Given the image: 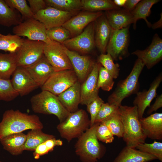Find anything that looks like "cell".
<instances>
[{"mask_svg":"<svg viewBox=\"0 0 162 162\" xmlns=\"http://www.w3.org/2000/svg\"><path fill=\"white\" fill-rule=\"evenodd\" d=\"M145 66L140 59H136L128 76L118 83L114 91L108 97L109 104L119 107L124 99L138 92L139 78Z\"/></svg>","mask_w":162,"mask_h":162,"instance_id":"4","label":"cell"},{"mask_svg":"<svg viewBox=\"0 0 162 162\" xmlns=\"http://www.w3.org/2000/svg\"><path fill=\"white\" fill-rule=\"evenodd\" d=\"M17 67L16 52L0 53V79H10Z\"/></svg>","mask_w":162,"mask_h":162,"instance_id":"29","label":"cell"},{"mask_svg":"<svg viewBox=\"0 0 162 162\" xmlns=\"http://www.w3.org/2000/svg\"><path fill=\"white\" fill-rule=\"evenodd\" d=\"M23 38L15 34H8L0 36V50L16 52L21 46Z\"/></svg>","mask_w":162,"mask_h":162,"instance_id":"33","label":"cell"},{"mask_svg":"<svg viewBox=\"0 0 162 162\" xmlns=\"http://www.w3.org/2000/svg\"><path fill=\"white\" fill-rule=\"evenodd\" d=\"M119 107L108 102L102 104L96 118L95 123H100L118 111Z\"/></svg>","mask_w":162,"mask_h":162,"instance_id":"42","label":"cell"},{"mask_svg":"<svg viewBox=\"0 0 162 162\" xmlns=\"http://www.w3.org/2000/svg\"><path fill=\"white\" fill-rule=\"evenodd\" d=\"M3 35V34H1V33H0V36H2Z\"/></svg>","mask_w":162,"mask_h":162,"instance_id":"50","label":"cell"},{"mask_svg":"<svg viewBox=\"0 0 162 162\" xmlns=\"http://www.w3.org/2000/svg\"><path fill=\"white\" fill-rule=\"evenodd\" d=\"M19 95L14 88L10 80L0 79V100L10 101Z\"/></svg>","mask_w":162,"mask_h":162,"instance_id":"39","label":"cell"},{"mask_svg":"<svg viewBox=\"0 0 162 162\" xmlns=\"http://www.w3.org/2000/svg\"><path fill=\"white\" fill-rule=\"evenodd\" d=\"M96 135L98 140L106 143H111L114 140V135L110 130L101 122L97 126Z\"/></svg>","mask_w":162,"mask_h":162,"instance_id":"43","label":"cell"},{"mask_svg":"<svg viewBox=\"0 0 162 162\" xmlns=\"http://www.w3.org/2000/svg\"><path fill=\"white\" fill-rule=\"evenodd\" d=\"M159 0H140L135 8L131 12L133 17V27L134 29L136 28L137 21L143 19L146 22L148 27H151V23L147 19V17L151 14V9L154 4L159 2Z\"/></svg>","mask_w":162,"mask_h":162,"instance_id":"28","label":"cell"},{"mask_svg":"<svg viewBox=\"0 0 162 162\" xmlns=\"http://www.w3.org/2000/svg\"><path fill=\"white\" fill-rule=\"evenodd\" d=\"M46 29L39 21L33 18L22 21L13 28L14 34L25 37L34 41H41L45 43L51 42L46 34Z\"/></svg>","mask_w":162,"mask_h":162,"instance_id":"10","label":"cell"},{"mask_svg":"<svg viewBox=\"0 0 162 162\" xmlns=\"http://www.w3.org/2000/svg\"><path fill=\"white\" fill-rule=\"evenodd\" d=\"M99 123H95L78 138L75 146V151L82 162H96L105 154V149L96 135Z\"/></svg>","mask_w":162,"mask_h":162,"instance_id":"3","label":"cell"},{"mask_svg":"<svg viewBox=\"0 0 162 162\" xmlns=\"http://www.w3.org/2000/svg\"><path fill=\"white\" fill-rule=\"evenodd\" d=\"M118 113L123 124L122 138L126 146L135 148L138 145L145 142L147 137L141 127L137 106L121 105Z\"/></svg>","mask_w":162,"mask_h":162,"instance_id":"2","label":"cell"},{"mask_svg":"<svg viewBox=\"0 0 162 162\" xmlns=\"http://www.w3.org/2000/svg\"><path fill=\"white\" fill-rule=\"evenodd\" d=\"M25 68L39 87L43 86L55 72L44 56L37 62Z\"/></svg>","mask_w":162,"mask_h":162,"instance_id":"21","label":"cell"},{"mask_svg":"<svg viewBox=\"0 0 162 162\" xmlns=\"http://www.w3.org/2000/svg\"><path fill=\"white\" fill-rule=\"evenodd\" d=\"M43 127L39 117L37 115H28L18 110H8L4 113L0 122V139L27 130H42Z\"/></svg>","mask_w":162,"mask_h":162,"instance_id":"1","label":"cell"},{"mask_svg":"<svg viewBox=\"0 0 162 162\" xmlns=\"http://www.w3.org/2000/svg\"><path fill=\"white\" fill-rule=\"evenodd\" d=\"M82 8L86 11L96 12L121 8L111 0H81Z\"/></svg>","mask_w":162,"mask_h":162,"instance_id":"31","label":"cell"},{"mask_svg":"<svg viewBox=\"0 0 162 162\" xmlns=\"http://www.w3.org/2000/svg\"><path fill=\"white\" fill-rule=\"evenodd\" d=\"M98 62L108 71L113 79L118 77L120 70L119 65L118 63H114V60L109 53L101 54L98 57Z\"/></svg>","mask_w":162,"mask_h":162,"instance_id":"36","label":"cell"},{"mask_svg":"<svg viewBox=\"0 0 162 162\" xmlns=\"http://www.w3.org/2000/svg\"><path fill=\"white\" fill-rule=\"evenodd\" d=\"M80 83L78 81L57 96L62 104L70 113L74 112L78 110V106L80 101Z\"/></svg>","mask_w":162,"mask_h":162,"instance_id":"23","label":"cell"},{"mask_svg":"<svg viewBox=\"0 0 162 162\" xmlns=\"http://www.w3.org/2000/svg\"><path fill=\"white\" fill-rule=\"evenodd\" d=\"M0 162H1V161H0Z\"/></svg>","mask_w":162,"mask_h":162,"instance_id":"51","label":"cell"},{"mask_svg":"<svg viewBox=\"0 0 162 162\" xmlns=\"http://www.w3.org/2000/svg\"><path fill=\"white\" fill-rule=\"evenodd\" d=\"M30 102L34 112L54 115L60 122L65 120L70 113L63 106L57 96L47 91L42 90L33 96Z\"/></svg>","mask_w":162,"mask_h":162,"instance_id":"5","label":"cell"},{"mask_svg":"<svg viewBox=\"0 0 162 162\" xmlns=\"http://www.w3.org/2000/svg\"><path fill=\"white\" fill-rule=\"evenodd\" d=\"M140 1V0H126L123 8L131 12Z\"/></svg>","mask_w":162,"mask_h":162,"instance_id":"47","label":"cell"},{"mask_svg":"<svg viewBox=\"0 0 162 162\" xmlns=\"http://www.w3.org/2000/svg\"><path fill=\"white\" fill-rule=\"evenodd\" d=\"M23 21L20 14L10 8L3 0H0V25L10 27Z\"/></svg>","mask_w":162,"mask_h":162,"instance_id":"27","label":"cell"},{"mask_svg":"<svg viewBox=\"0 0 162 162\" xmlns=\"http://www.w3.org/2000/svg\"><path fill=\"white\" fill-rule=\"evenodd\" d=\"M46 34L50 40L61 44L71 38L69 31L62 26L47 29Z\"/></svg>","mask_w":162,"mask_h":162,"instance_id":"37","label":"cell"},{"mask_svg":"<svg viewBox=\"0 0 162 162\" xmlns=\"http://www.w3.org/2000/svg\"><path fill=\"white\" fill-rule=\"evenodd\" d=\"M45 43L23 38L22 44L16 52L17 67H28L41 59L44 56Z\"/></svg>","mask_w":162,"mask_h":162,"instance_id":"7","label":"cell"},{"mask_svg":"<svg viewBox=\"0 0 162 162\" xmlns=\"http://www.w3.org/2000/svg\"><path fill=\"white\" fill-rule=\"evenodd\" d=\"M130 26L117 30H112L106 48L114 60H122L129 55L128 47L130 40Z\"/></svg>","mask_w":162,"mask_h":162,"instance_id":"8","label":"cell"},{"mask_svg":"<svg viewBox=\"0 0 162 162\" xmlns=\"http://www.w3.org/2000/svg\"><path fill=\"white\" fill-rule=\"evenodd\" d=\"M156 159L152 155L126 146L112 162H148Z\"/></svg>","mask_w":162,"mask_h":162,"instance_id":"26","label":"cell"},{"mask_svg":"<svg viewBox=\"0 0 162 162\" xmlns=\"http://www.w3.org/2000/svg\"><path fill=\"white\" fill-rule=\"evenodd\" d=\"M104 102L102 98L98 96L94 100L86 105L87 110L89 113L91 117L90 127L94 124L97 116L102 104Z\"/></svg>","mask_w":162,"mask_h":162,"instance_id":"44","label":"cell"},{"mask_svg":"<svg viewBox=\"0 0 162 162\" xmlns=\"http://www.w3.org/2000/svg\"><path fill=\"white\" fill-rule=\"evenodd\" d=\"M74 13L48 6L38 12L34 15V18L42 23L47 29L62 26L73 16Z\"/></svg>","mask_w":162,"mask_h":162,"instance_id":"13","label":"cell"},{"mask_svg":"<svg viewBox=\"0 0 162 162\" xmlns=\"http://www.w3.org/2000/svg\"><path fill=\"white\" fill-rule=\"evenodd\" d=\"M101 122L107 126L114 136H116L118 138L123 137L124 128L119 115L118 110Z\"/></svg>","mask_w":162,"mask_h":162,"instance_id":"34","label":"cell"},{"mask_svg":"<svg viewBox=\"0 0 162 162\" xmlns=\"http://www.w3.org/2000/svg\"><path fill=\"white\" fill-rule=\"evenodd\" d=\"M136 149L146 153L155 156L162 161V143L154 141L151 143L145 142L138 145L136 147Z\"/></svg>","mask_w":162,"mask_h":162,"instance_id":"41","label":"cell"},{"mask_svg":"<svg viewBox=\"0 0 162 162\" xmlns=\"http://www.w3.org/2000/svg\"><path fill=\"white\" fill-rule=\"evenodd\" d=\"M131 54L136 56L148 69H150L162 60V40L155 34L151 44L145 49L137 50Z\"/></svg>","mask_w":162,"mask_h":162,"instance_id":"14","label":"cell"},{"mask_svg":"<svg viewBox=\"0 0 162 162\" xmlns=\"http://www.w3.org/2000/svg\"><path fill=\"white\" fill-rule=\"evenodd\" d=\"M44 53L55 71L73 70L62 44L52 41L44 44Z\"/></svg>","mask_w":162,"mask_h":162,"instance_id":"12","label":"cell"},{"mask_svg":"<svg viewBox=\"0 0 162 162\" xmlns=\"http://www.w3.org/2000/svg\"><path fill=\"white\" fill-rule=\"evenodd\" d=\"M113 1L117 6L121 8V7H123L126 0H114Z\"/></svg>","mask_w":162,"mask_h":162,"instance_id":"49","label":"cell"},{"mask_svg":"<svg viewBox=\"0 0 162 162\" xmlns=\"http://www.w3.org/2000/svg\"><path fill=\"white\" fill-rule=\"evenodd\" d=\"M104 14L113 30L125 28L133 23V17L131 12L123 8L106 10Z\"/></svg>","mask_w":162,"mask_h":162,"instance_id":"24","label":"cell"},{"mask_svg":"<svg viewBox=\"0 0 162 162\" xmlns=\"http://www.w3.org/2000/svg\"><path fill=\"white\" fill-rule=\"evenodd\" d=\"M63 142L60 139H56L55 137L48 140L39 145L33 153L34 159L38 160L43 155L52 151L56 146H62Z\"/></svg>","mask_w":162,"mask_h":162,"instance_id":"38","label":"cell"},{"mask_svg":"<svg viewBox=\"0 0 162 162\" xmlns=\"http://www.w3.org/2000/svg\"><path fill=\"white\" fill-rule=\"evenodd\" d=\"M64 50L69 59L79 81L82 83L91 71L95 63L88 56H82L69 50L63 44Z\"/></svg>","mask_w":162,"mask_h":162,"instance_id":"16","label":"cell"},{"mask_svg":"<svg viewBox=\"0 0 162 162\" xmlns=\"http://www.w3.org/2000/svg\"><path fill=\"white\" fill-rule=\"evenodd\" d=\"M141 127L146 137L152 140L162 139V113H155L140 119Z\"/></svg>","mask_w":162,"mask_h":162,"instance_id":"22","label":"cell"},{"mask_svg":"<svg viewBox=\"0 0 162 162\" xmlns=\"http://www.w3.org/2000/svg\"><path fill=\"white\" fill-rule=\"evenodd\" d=\"M47 7L65 12H74L82 8L80 0H44Z\"/></svg>","mask_w":162,"mask_h":162,"instance_id":"32","label":"cell"},{"mask_svg":"<svg viewBox=\"0 0 162 162\" xmlns=\"http://www.w3.org/2000/svg\"><path fill=\"white\" fill-rule=\"evenodd\" d=\"M95 21L90 23L79 35L72 37L62 44L68 49L83 53L90 52L95 46Z\"/></svg>","mask_w":162,"mask_h":162,"instance_id":"11","label":"cell"},{"mask_svg":"<svg viewBox=\"0 0 162 162\" xmlns=\"http://www.w3.org/2000/svg\"><path fill=\"white\" fill-rule=\"evenodd\" d=\"M28 1L30 9L34 15L47 7L44 0H28Z\"/></svg>","mask_w":162,"mask_h":162,"instance_id":"45","label":"cell"},{"mask_svg":"<svg viewBox=\"0 0 162 162\" xmlns=\"http://www.w3.org/2000/svg\"><path fill=\"white\" fill-rule=\"evenodd\" d=\"M90 127V120L83 110L70 113L63 121L60 122L57 129L61 137L69 142L78 138Z\"/></svg>","mask_w":162,"mask_h":162,"instance_id":"6","label":"cell"},{"mask_svg":"<svg viewBox=\"0 0 162 162\" xmlns=\"http://www.w3.org/2000/svg\"><path fill=\"white\" fill-rule=\"evenodd\" d=\"M162 27V13L160 14V17L159 20L152 25L151 28L153 29L161 28Z\"/></svg>","mask_w":162,"mask_h":162,"instance_id":"48","label":"cell"},{"mask_svg":"<svg viewBox=\"0 0 162 162\" xmlns=\"http://www.w3.org/2000/svg\"><path fill=\"white\" fill-rule=\"evenodd\" d=\"M55 137V136L52 135L44 133L41 129L31 130L27 134L24 150L34 151L40 144Z\"/></svg>","mask_w":162,"mask_h":162,"instance_id":"30","label":"cell"},{"mask_svg":"<svg viewBox=\"0 0 162 162\" xmlns=\"http://www.w3.org/2000/svg\"><path fill=\"white\" fill-rule=\"evenodd\" d=\"M113 78L108 71L101 65L100 67L98 77L97 87L103 90L109 91L114 86Z\"/></svg>","mask_w":162,"mask_h":162,"instance_id":"40","label":"cell"},{"mask_svg":"<svg viewBox=\"0 0 162 162\" xmlns=\"http://www.w3.org/2000/svg\"><path fill=\"white\" fill-rule=\"evenodd\" d=\"M11 8L16 10L21 15L23 21L34 18V15L26 0H4Z\"/></svg>","mask_w":162,"mask_h":162,"instance_id":"35","label":"cell"},{"mask_svg":"<svg viewBox=\"0 0 162 162\" xmlns=\"http://www.w3.org/2000/svg\"><path fill=\"white\" fill-rule=\"evenodd\" d=\"M12 76L13 87L21 96L28 94L39 87L25 68L17 67Z\"/></svg>","mask_w":162,"mask_h":162,"instance_id":"18","label":"cell"},{"mask_svg":"<svg viewBox=\"0 0 162 162\" xmlns=\"http://www.w3.org/2000/svg\"><path fill=\"white\" fill-rule=\"evenodd\" d=\"M101 66L99 63H95L90 73L81 84L80 104L86 106L99 96L97 80L99 69Z\"/></svg>","mask_w":162,"mask_h":162,"instance_id":"15","label":"cell"},{"mask_svg":"<svg viewBox=\"0 0 162 162\" xmlns=\"http://www.w3.org/2000/svg\"><path fill=\"white\" fill-rule=\"evenodd\" d=\"M103 14L102 11L82 12L72 16L62 26L69 31L71 38L81 33L90 23L95 21Z\"/></svg>","mask_w":162,"mask_h":162,"instance_id":"17","label":"cell"},{"mask_svg":"<svg viewBox=\"0 0 162 162\" xmlns=\"http://www.w3.org/2000/svg\"><path fill=\"white\" fill-rule=\"evenodd\" d=\"M162 107V94L158 96L156 99L154 103L151 106L147 111V114H150L153 112L156 111Z\"/></svg>","mask_w":162,"mask_h":162,"instance_id":"46","label":"cell"},{"mask_svg":"<svg viewBox=\"0 0 162 162\" xmlns=\"http://www.w3.org/2000/svg\"><path fill=\"white\" fill-rule=\"evenodd\" d=\"M162 81V74H160L150 85L148 90L138 92L133 102L134 106L137 107L140 119L143 117L146 109L150 106V104L157 95V89Z\"/></svg>","mask_w":162,"mask_h":162,"instance_id":"19","label":"cell"},{"mask_svg":"<svg viewBox=\"0 0 162 162\" xmlns=\"http://www.w3.org/2000/svg\"><path fill=\"white\" fill-rule=\"evenodd\" d=\"M112 29L104 14L95 21V46L101 54H105Z\"/></svg>","mask_w":162,"mask_h":162,"instance_id":"20","label":"cell"},{"mask_svg":"<svg viewBox=\"0 0 162 162\" xmlns=\"http://www.w3.org/2000/svg\"><path fill=\"white\" fill-rule=\"evenodd\" d=\"M27 134L22 132L8 135L0 139L4 149L13 155L21 154L24 151V147Z\"/></svg>","mask_w":162,"mask_h":162,"instance_id":"25","label":"cell"},{"mask_svg":"<svg viewBox=\"0 0 162 162\" xmlns=\"http://www.w3.org/2000/svg\"><path fill=\"white\" fill-rule=\"evenodd\" d=\"M78 81L73 70L55 71L41 88L57 96Z\"/></svg>","mask_w":162,"mask_h":162,"instance_id":"9","label":"cell"}]
</instances>
